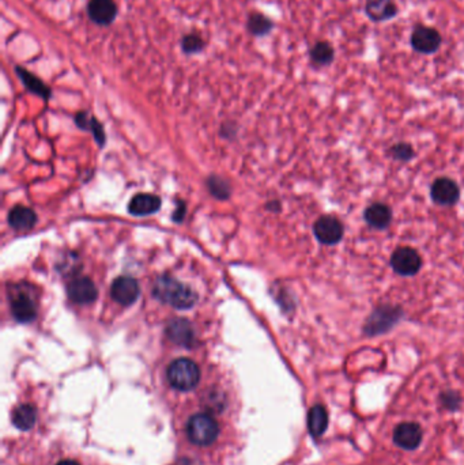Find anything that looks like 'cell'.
Instances as JSON below:
<instances>
[{"mask_svg":"<svg viewBox=\"0 0 464 465\" xmlns=\"http://www.w3.org/2000/svg\"><path fill=\"white\" fill-rule=\"evenodd\" d=\"M441 41L440 33L427 26H417L411 35V46L423 55L437 52L441 46Z\"/></svg>","mask_w":464,"mask_h":465,"instance_id":"obj_7","label":"cell"},{"mask_svg":"<svg viewBox=\"0 0 464 465\" xmlns=\"http://www.w3.org/2000/svg\"><path fill=\"white\" fill-rule=\"evenodd\" d=\"M184 215H185V205L181 203V202H177V207H176V211H174V215H173V219L177 220V222H180V220H183Z\"/></svg>","mask_w":464,"mask_h":465,"instance_id":"obj_27","label":"cell"},{"mask_svg":"<svg viewBox=\"0 0 464 465\" xmlns=\"http://www.w3.org/2000/svg\"><path fill=\"white\" fill-rule=\"evenodd\" d=\"M310 60L319 66H328L333 63L335 53L333 45L327 41H319L315 44L309 52Z\"/></svg>","mask_w":464,"mask_h":465,"instance_id":"obj_21","label":"cell"},{"mask_svg":"<svg viewBox=\"0 0 464 465\" xmlns=\"http://www.w3.org/2000/svg\"><path fill=\"white\" fill-rule=\"evenodd\" d=\"M111 296L113 298V301H116L122 306H129L138 301V298L140 296V289L133 278L119 276L112 283Z\"/></svg>","mask_w":464,"mask_h":465,"instance_id":"obj_6","label":"cell"},{"mask_svg":"<svg viewBox=\"0 0 464 465\" xmlns=\"http://www.w3.org/2000/svg\"><path fill=\"white\" fill-rule=\"evenodd\" d=\"M187 434L191 442L199 446H207L212 444L218 434L219 427L216 421L207 414L194 415L187 424Z\"/></svg>","mask_w":464,"mask_h":465,"instance_id":"obj_4","label":"cell"},{"mask_svg":"<svg viewBox=\"0 0 464 465\" xmlns=\"http://www.w3.org/2000/svg\"><path fill=\"white\" fill-rule=\"evenodd\" d=\"M8 299L12 317L18 323H32L37 317V296L35 289L26 283L8 287Z\"/></svg>","mask_w":464,"mask_h":465,"instance_id":"obj_2","label":"cell"},{"mask_svg":"<svg viewBox=\"0 0 464 465\" xmlns=\"http://www.w3.org/2000/svg\"><path fill=\"white\" fill-rule=\"evenodd\" d=\"M168 380L177 390H191L201 380L199 366L188 358H178L168 368Z\"/></svg>","mask_w":464,"mask_h":465,"instance_id":"obj_3","label":"cell"},{"mask_svg":"<svg viewBox=\"0 0 464 465\" xmlns=\"http://www.w3.org/2000/svg\"><path fill=\"white\" fill-rule=\"evenodd\" d=\"M75 123L84 129H89L93 132L95 140L102 146L105 143V133H104V128L102 126L94 119V117H90L86 112H81L75 116Z\"/></svg>","mask_w":464,"mask_h":465,"instance_id":"obj_23","label":"cell"},{"mask_svg":"<svg viewBox=\"0 0 464 465\" xmlns=\"http://www.w3.org/2000/svg\"><path fill=\"white\" fill-rule=\"evenodd\" d=\"M206 43L203 40V37L198 33H189L185 35L181 40V49L184 53L187 55H194V53H199L205 49Z\"/></svg>","mask_w":464,"mask_h":465,"instance_id":"obj_24","label":"cell"},{"mask_svg":"<svg viewBox=\"0 0 464 465\" xmlns=\"http://www.w3.org/2000/svg\"><path fill=\"white\" fill-rule=\"evenodd\" d=\"M365 12L373 22H385L396 17L398 7L393 0H366Z\"/></svg>","mask_w":464,"mask_h":465,"instance_id":"obj_15","label":"cell"},{"mask_svg":"<svg viewBox=\"0 0 464 465\" xmlns=\"http://www.w3.org/2000/svg\"><path fill=\"white\" fill-rule=\"evenodd\" d=\"M391 264L393 269L400 275H414L421 268V257L417 251L411 248H399L392 254Z\"/></svg>","mask_w":464,"mask_h":465,"instance_id":"obj_8","label":"cell"},{"mask_svg":"<svg viewBox=\"0 0 464 465\" xmlns=\"http://www.w3.org/2000/svg\"><path fill=\"white\" fill-rule=\"evenodd\" d=\"M161 209V199L153 193H139L128 205V211L135 216H146Z\"/></svg>","mask_w":464,"mask_h":465,"instance_id":"obj_14","label":"cell"},{"mask_svg":"<svg viewBox=\"0 0 464 465\" xmlns=\"http://www.w3.org/2000/svg\"><path fill=\"white\" fill-rule=\"evenodd\" d=\"M151 293L158 301L176 309H189L198 301L196 293L191 287L168 275L158 276L154 281Z\"/></svg>","mask_w":464,"mask_h":465,"instance_id":"obj_1","label":"cell"},{"mask_svg":"<svg viewBox=\"0 0 464 465\" xmlns=\"http://www.w3.org/2000/svg\"><path fill=\"white\" fill-rule=\"evenodd\" d=\"M247 28L250 30V33L252 36H256V37H261V36H266L268 35L272 28H274V23L271 19H268L266 15L260 14V12H252L250 17H248V23H247Z\"/></svg>","mask_w":464,"mask_h":465,"instance_id":"obj_22","label":"cell"},{"mask_svg":"<svg viewBox=\"0 0 464 465\" xmlns=\"http://www.w3.org/2000/svg\"><path fill=\"white\" fill-rule=\"evenodd\" d=\"M328 426V414L323 406H315L308 414V428L313 437L324 434Z\"/></svg>","mask_w":464,"mask_h":465,"instance_id":"obj_18","label":"cell"},{"mask_svg":"<svg viewBox=\"0 0 464 465\" xmlns=\"http://www.w3.org/2000/svg\"><path fill=\"white\" fill-rule=\"evenodd\" d=\"M15 71H17V75L19 77V79L24 82V85L29 91H32L33 94L41 97L44 99H48L50 97V94H52L50 88L45 85L40 78H37L36 75H33L32 73H29L28 70H25L22 67H15Z\"/></svg>","mask_w":464,"mask_h":465,"instance_id":"obj_17","label":"cell"},{"mask_svg":"<svg viewBox=\"0 0 464 465\" xmlns=\"http://www.w3.org/2000/svg\"><path fill=\"white\" fill-rule=\"evenodd\" d=\"M37 215L32 209L17 206L8 212V225L17 231H29L35 227Z\"/></svg>","mask_w":464,"mask_h":465,"instance_id":"obj_16","label":"cell"},{"mask_svg":"<svg viewBox=\"0 0 464 465\" xmlns=\"http://www.w3.org/2000/svg\"><path fill=\"white\" fill-rule=\"evenodd\" d=\"M167 335L173 343L184 347H191L195 343L194 327L188 320L184 319H174L169 321L167 325Z\"/></svg>","mask_w":464,"mask_h":465,"instance_id":"obj_12","label":"cell"},{"mask_svg":"<svg viewBox=\"0 0 464 465\" xmlns=\"http://www.w3.org/2000/svg\"><path fill=\"white\" fill-rule=\"evenodd\" d=\"M393 441L406 450H414L422 441V428L417 423H400L393 431Z\"/></svg>","mask_w":464,"mask_h":465,"instance_id":"obj_11","label":"cell"},{"mask_svg":"<svg viewBox=\"0 0 464 465\" xmlns=\"http://www.w3.org/2000/svg\"><path fill=\"white\" fill-rule=\"evenodd\" d=\"M118 4L115 0H90L87 15L90 21L100 26H109L118 17Z\"/></svg>","mask_w":464,"mask_h":465,"instance_id":"obj_5","label":"cell"},{"mask_svg":"<svg viewBox=\"0 0 464 465\" xmlns=\"http://www.w3.org/2000/svg\"><path fill=\"white\" fill-rule=\"evenodd\" d=\"M431 198L437 205L451 206L459 199V188L449 178H438L431 187Z\"/></svg>","mask_w":464,"mask_h":465,"instance_id":"obj_13","label":"cell"},{"mask_svg":"<svg viewBox=\"0 0 464 465\" xmlns=\"http://www.w3.org/2000/svg\"><path fill=\"white\" fill-rule=\"evenodd\" d=\"M36 408L30 404H24L19 406L14 414H12V423L15 424V427L21 428V430H29L35 426L36 423Z\"/></svg>","mask_w":464,"mask_h":465,"instance_id":"obj_20","label":"cell"},{"mask_svg":"<svg viewBox=\"0 0 464 465\" xmlns=\"http://www.w3.org/2000/svg\"><path fill=\"white\" fill-rule=\"evenodd\" d=\"M67 294L73 302L78 305H87L97 299L98 292L91 279L82 276V278H75L68 283Z\"/></svg>","mask_w":464,"mask_h":465,"instance_id":"obj_10","label":"cell"},{"mask_svg":"<svg viewBox=\"0 0 464 465\" xmlns=\"http://www.w3.org/2000/svg\"><path fill=\"white\" fill-rule=\"evenodd\" d=\"M207 185H209L211 193L215 198H218V199H228L229 198V195H230L229 184L223 178L212 175L207 180Z\"/></svg>","mask_w":464,"mask_h":465,"instance_id":"obj_25","label":"cell"},{"mask_svg":"<svg viewBox=\"0 0 464 465\" xmlns=\"http://www.w3.org/2000/svg\"><path fill=\"white\" fill-rule=\"evenodd\" d=\"M391 210L385 206V205H381V203H376V205H372L366 211H365V219L366 222L376 227V229H384L389 225L391 222Z\"/></svg>","mask_w":464,"mask_h":465,"instance_id":"obj_19","label":"cell"},{"mask_svg":"<svg viewBox=\"0 0 464 465\" xmlns=\"http://www.w3.org/2000/svg\"><path fill=\"white\" fill-rule=\"evenodd\" d=\"M57 465H80L77 462H73V460H64V462H60Z\"/></svg>","mask_w":464,"mask_h":465,"instance_id":"obj_28","label":"cell"},{"mask_svg":"<svg viewBox=\"0 0 464 465\" xmlns=\"http://www.w3.org/2000/svg\"><path fill=\"white\" fill-rule=\"evenodd\" d=\"M392 151H393L395 158H399V160H409L413 155L411 147L407 144H398L393 147Z\"/></svg>","mask_w":464,"mask_h":465,"instance_id":"obj_26","label":"cell"},{"mask_svg":"<svg viewBox=\"0 0 464 465\" xmlns=\"http://www.w3.org/2000/svg\"><path fill=\"white\" fill-rule=\"evenodd\" d=\"M316 238L326 245H333L340 241L343 236V226L334 216H322L313 226Z\"/></svg>","mask_w":464,"mask_h":465,"instance_id":"obj_9","label":"cell"}]
</instances>
